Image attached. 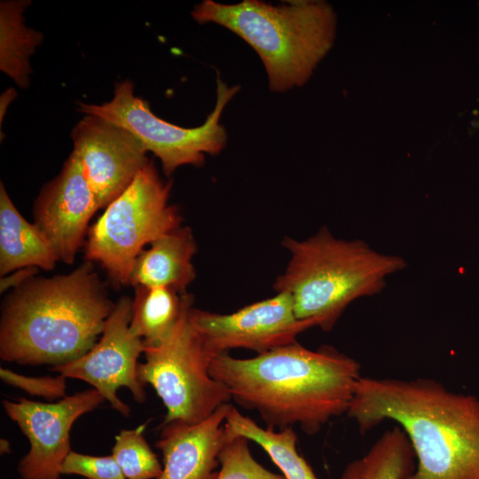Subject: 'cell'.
<instances>
[{
	"label": "cell",
	"mask_w": 479,
	"mask_h": 479,
	"mask_svg": "<svg viewBox=\"0 0 479 479\" xmlns=\"http://www.w3.org/2000/svg\"><path fill=\"white\" fill-rule=\"evenodd\" d=\"M36 271L37 268L27 267L17 270L12 274H8L2 277L0 282L1 293L12 287L17 288L20 287L26 281L33 278Z\"/></svg>",
	"instance_id": "d4e9b609"
},
{
	"label": "cell",
	"mask_w": 479,
	"mask_h": 479,
	"mask_svg": "<svg viewBox=\"0 0 479 479\" xmlns=\"http://www.w3.org/2000/svg\"><path fill=\"white\" fill-rule=\"evenodd\" d=\"M114 305L90 261L68 274L31 278L3 302L0 357L53 366L75 360L96 344Z\"/></svg>",
	"instance_id": "3957f363"
},
{
	"label": "cell",
	"mask_w": 479,
	"mask_h": 479,
	"mask_svg": "<svg viewBox=\"0 0 479 479\" xmlns=\"http://www.w3.org/2000/svg\"><path fill=\"white\" fill-rule=\"evenodd\" d=\"M131 303L132 300L127 296L120 298L105 323L98 342L82 357L52 368L66 378L88 382L126 417L130 409L118 397L120 388H127L139 404L146 398L144 384L137 377V359L145 345L130 330Z\"/></svg>",
	"instance_id": "30bf717a"
},
{
	"label": "cell",
	"mask_w": 479,
	"mask_h": 479,
	"mask_svg": "<svg viewBox=\"0 0 479 479\" xmlns=\"http://www.w3.org/2000/svg\"><path fill=\"white\" fill-rule=\"evenodd\" d=\"M228 429L230 436L219 455L220 469L216 479H286L255 459L247 438Z\"/></svg>",
	"instance_id": "7402d4cb"
},
{
	"label": "cell",
	"mask_w": 479,
	"mask_h": 479,
	"mask_svg": "<svg viewBox=\"0 0 479 479\" xmlns=\"http://www.w3.org/2000/svg\"><path fill=\"white\" fill-rule=\"evenodd\" d=\"M183 294L167 287H137L131 303L130 330L145 345L161 342L177 324Z\"/></svg>",
	"instance_id": "ffe728a7"
},
{
	"label": "cell",
	"mask_w": 479,
	"mask_h": 479,
	"mask_svg": "<svg viewBox=\"0 0 479 479\" xmlns=\"http://www.w3.org/2000/svg\"><path fill=\"white\" fill-rule=\"evenodd\" d=\"M145 427L122 429L115 436L111 455L126 479H158L161 475L162 466L143 436Z\"/></svg>",
	"instance_id": "44dd1931"
},
{
	"label": "cell",
	"mask_w": 479,
	"mask_h": 479,
	"mask_svg": "<svg viewBox=\"0 0 479 479\" xmlns=\"http://www.w3.org/2000/svg\"><path fill=\"white\" fill-rule=\"evenodd\" d=\"M59 261L51 243L39 228L27 222L0 184V274L27 267L54 269Z\"/></svg>",
	"instance_id": "2e32d148"
},
{
	"label": "cell",
	"mask_w": 479,
	"mask_h": 479,
	"mask_svg": "<svg viewBox=\"0 0 479 479\" xmlns=\"http://www.w3.org/2000/svg\"><path fill=\"white\" fill-rule=\"evenodd\" d=\"M190 319L212 358L233 349L262 354L295 342L301 333L317 326L296 318L292 298L284 292L231 314L192 307Z\"/></svg>",
	"instance_id": "9c48e42d"
},
{
	"label": "cell",
	"mask_w": 479,
	"mask_h": 479,
	"mask_svg": "<svg viewBox=\"0 0 479 479\" xmlns=\"http://www.w3.org/2000/svg\"><path fill=\"white\" fill-rule=\"evenodd\" d=\"M192 302L185 293L177 324L161 342L145 345V362L137 365L138 380L155 389L167 410L163 423H199L232 400L209 373L212 357L190 319Z\"/></svg>",
	"instance_id": "52a82bcc"
},
{
	"label": "cell",
	"mask_w": 479,
	"mask_h": 479,
	"mask_svg": "<svg viewBox=\"0 0 479 479\" xmlns=\"http://www.w3.org/2000/svg\"><path fill=\"white\" fill-rule=\"evenodd\" d=\"M347 415L365 434L392 420L417 466L405 479H479V398L432 379L362 376Z\"/></svg>",
	"instance_id": "7a4b0ae2"
},
{
	"label": "cell",
	"mask_w": 479,
	"mask_h": 479,
	"mask_svg": "<svg viewBox=\"0 0 479 479\" xmlns=\"http://www.w3.org/2000/svg\"><path fill=\"white\" fill-rule=\"evenodd\" d=\"M105 400L96 389L66 396L55 403L27 398L4 399L3 407L30 444L17 466L21 479H59L60 467L72 451L70 430L75 421Z\"/></svg>",
	"instance_id": "8fae6325"
},
{
	"label": "cell",
	"mask_w": 479,
	"mask_h": 479,
	"mask_svg": "<svg viewBox=\"0 0 479 479\" xmlns=\"http://www.w3.org/2000/svg\"><path fill=\"white\" fill-rule=\"evenodd\" d=\"M225 422L234 434L259 444L286 479H318L310 466L297 452V436L293 428L279 430L262 428L232 404Z\"/></svg>",
	"instance_id": "d6986e66"
},
{
	"label": "cell",
	"mask_w": 479,
	"mask_h": 479,
	"mask_svg": "<svg viewBox=\"0 0 479 479\" xmlns=\"http://www.w3.org/2000/svg\"><path fill=\"white\" fill-rule=\"evenodd\" d=\"M137 258L129 284L167 287L185 294L196 277L192 259L196 242L189 227L176 228L154 240Z\"/></svg>",
	"instance_id": "9a60e30c"
},
{
	"label": "cell",
	"mask_w": 479,
	"mask_h": 479,
	"mask_svg": "<svg viewBox=\"0 0 479 479\" xmlns=\"http://www.w3.org/2000/svg\"><path fill=\"white\" fill-rule=\"evenodd\" d=\"M208 370L267 428L299 426L307 435L347 413L362 377L358 362L336 349L311 350L297 342L250 358L220 354Z\"/></svg>",
	"instance_id": "6da1fadb"
},
{
	"label": "cell",
	"mask_w": 479,
	"mask_h": 479,
	"mask_svg": "<svg viewBox=\"0 0 479 479\" xmlns=\"http://www.w3.org/2000/svg\"><path fill=\"white\" fill-rule=\"evenodd\" d=\"M78 162L99 208H106L148 164L147 150L127 130L86 114L71 133Z\"/></svg>",
	"instance_id": "7c38bea8"
},
{
	"label": "cell",
	"mask_w": 479,
	"mask_h": 479,
	"mask_svg": "<svg viewBox=\"0 0 479 479\" xmlns=\"http://www.w3.org/2000/svg\"><path fill=\"white\" fill-rule=\"evenodd\" d=\"M230 403L196 423H162L155 446L162 454V472L158 479H216L219 455L230 432L225 420Z\"/></svg>",
	"instance_id": "5bb4252c"
},
{
	"label": "cell",
	"mask_w": 479,
	"mask_h": 479,
	"mask_svg": "<svg viewBox=\"0 0 479 479\" xmlns=\"http://www.w3.org/2000/svg\"><path fill=\"white\" fill-rule=\"evenodd\" d=\"M216 102L205 122L195 128H183L152 113L147 102L134 94L130 81L116 83L113 98L100 105L79 104V111L98 116L127 130L161 161L165 175L183 165L200 166L205 154H218L226 145L227 134L220 123L221 114L240 90L216 80Z\"/></svg>",
	"instance_id": "ba28073f"
},
{
	"label": "cell",
	"mask_w": 479,
	"mask_h": 479,
	"mask_svg": "<svg viewBox=\"0 0 479 479\" xmlns=\"http://www.w3.org/2000/svg\"><path fill=\"white\" fill-rule=\"evenodd\" d=\"M282 244L290 261L274 288L291 296L298 319L313 320L326 332L353 301L379 294L387 278L406 266L402 257L360 240L337 239L326 227L304 240L287 237Z\"/></svg>",
	"instance_id": "277c9868"
},
{
	"label": "cell",
	"mask_w": 479,
	"mask_h": 479,
	"mask_svg": "<svg viewBox=\"0 0 479 479\" xmlns=\"http://www.w3.org/2000/svg\"><path fill=\"white\" fill-rule=\"evenodd\" d=\"M0 378L4 383L31 396L42 397L48 400L61 399L67 396V378L60 374L55 377H34L1 367Z\"/></svg>",
	"instance_id": "cb8c5ba5"
},
{
	"label": "cell",
	"mask_w": 479,
	"mask_h": 479,
	"mask_svg": "<svg viewBox=\"0 0 479 479\" xmlns=\"http://www.w3.org/2000/svg\"><path fill=\"white\" fill-rule=\"evenodd\" d=\"M0 452L1 454H8L11 453V444L7 439L1 438L0 440Z\"/></svg>",
	"instance_id": "484cf974"
},
{
	"label": "cell",
	"mask_w": 479,
	"mask_h": 479,
	"mask_svg": "<svg viewBox=\"0 0 479 479\" xmlns=\"http://www.w3.org/2000/svg\"><path fill=\"white\" fill-rule=\"evenodd\" d=\"M200 24L216 23L247 42L259 55L270 90L302 85L332 45L334 14L323 2L259 0L232 4L204 0L191 12Z\"/></svg>",
	"instance_id": "5b68a950"
},
{
	"label": "cell",
	"mask_w": 479,
	"mask_h": 479,
	"mask_svg": "<svg viewBox=\"0 0 479 479\" xmlns=\"http://www.w3.org/2000/svg\"><path fill=\"white\" fill-rule=\"evenodd\" d=\"M99 208L96 196L73 156L41 190L34 204L35 224L51 243L59 261L72 263Z\"/></svg>",
	"instance_id": "4fadbf2b"
},
{
	"label": "cell",
	"mask_w": 479,
	"mask_h": 479,
	"mask_svg": "<svg viewBox=\"0 0 479 479\" xmlns=\"http://www.w3.org/2000/svg\"><path fill=\"white\" fill-rule=\"evenodd\" d=\"M170 187L149 161L89 229L87 261L98 263L116 285L129 284L146 244L180 227L179 210L169 204Z\"/></svg>",
	"instance_id": "8992f818"
},
{
	"label": "cell",
	"mask_w": 479,
	"mask_h": 479,
	"mask_svg": "<svg viewBox=\"0 0 479 479\" xmlns=\"http://www.w3.org/2000/svg\"><path fill=\"white\" fill-rule=\"evenodd\" d=\"M29 4L26 0L0 4V69L23 89L32 72L29 58L43 41L42 33L25 25L23 12Z\"/></svg>",
	"instance_id": "e0dca14e"
},
{
	"label": "cell",
	"mask_w": 479,
	"mask_h": 479,
	"mask_svg": "<svg viewBox=\"0 0 479 479\" xmlns=\"http://www.w3.org/2000/svg\"><path fill=\"white\" fill-rule=\"evenodd\" d=\"M414 468L413 449L406 434L396 425L366 453L350 461L338 479H405Z\"/></svg>",
	"instance_id": "ac0fdd59"
},
{
	"label": "cell",
	"mask_w": 479,
	"mask_h": 479,
	"mask_svg": "<svg viewBox=\"0 0 479 479\" xmlns=\"http://www.w3.org/2000/svg\"><path fill=\"white\" fill-rule=\"evenodd\" d=\"M60 475H75L87 479H126L112 455L91 456L74 451L64 459Z\"/></svg>",
	"instance_id": "603a6c76"
}]
</instances>
